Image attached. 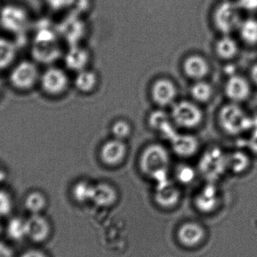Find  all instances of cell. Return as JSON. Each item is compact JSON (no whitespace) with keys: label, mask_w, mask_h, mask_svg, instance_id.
I'll list each match as a JSON object with an SVG mask.
<instances>
[{"label":"cell","mask_w":257,"mask_h":257,"mask_svg":"<svg viewBox=\"0 0 257 257\" xmlns=\"http://www.w3.org/2000/svg\"><path fill=\"white\" fill-rule=\"evenodd\" d=\"M5 178H6V174L3 172V169L0 168V181H3Z\"/></svg>","instance_id":"42"},{"label":"cell","mask_w":257,"mask_h":257,"mask_svg":"<svg viewBox=\"0 0 257 257\" xmlns=\"http://www.w3.org/2000/svg\"><path fill=\"white\" fill-rule=\"evenodd\" d=\"M212 20L214 27L219 33L230 35L238 30L241 22L239 7L237 3L232 2H222L214 9Z\"/></svg>","instance_id":"5"},{"label":"cell","mask_w":257,"mask_h":257,"mask_svg":"<svg viewBox=\"0 0 257 257\" xmlns=\"http://www.w3.org/2000/svg\"><path fill=\"white\" fill-rule=\"evenodd\" d=\"M171 142L175 154L185 158L196 154L199 148V141L191 135L175 134Z\"/></svg>","instance_id":"17"},{"label":"cell","mask_w":257,"mask_h":257,"mask_svg":"<svg viewBox=\"0 0 257 257\" xmlns=\"http://www.w3.org/2000/svg\"><path fill=\"white\" fill-rule=\"evenodd\" d=\"M5 232L6 236L11 241L19 242L27 238L26 235V218L23 217H9Z\"/></svg>","instance_id":"25"},{"label":"cell","mask_w":257,"mask_h":257,"mask_svg":"<svg viewBox=\"0 0 257 257\" xmlns=\"http://www.w3.org/2000/svg\"><path fill=\"white\" fill-rule=\"evenodd\" d=\"M170 162V155L165 147L160 144H151L142 151L139 167L142 173L160 182L167 179Z\"/></svg>","instance_id":"1"},{"label":"cell","mask_w":257,"mask_h":257,"mask_svg":"<svg viewBox=\"0 0 257 257\" xmlns=\"http://www.w3.org/2000/svg\"><path fill=\"white\" fill-rule=\"evenodd\" d=\"M67 74L60 68L49 66L40 75L39 85L47 96L57 97L63 94L69 87Z\"/></svg>","instance_id":"7"},{"label":"cell","mask_w":257,"mask_h":257,"mask_svg":"<svg viewBox=\"0 0 257 257\" xmlns=\"http://www.w3.org/2000/svg\"><path fill=\"white\" fill-rule=\"evenodd\" d=\"M178 89L169 78H159L151 87V97L157 105L161 107L170 105L176 99Z\"/></svg>","instance_id":"13"},{"label":"cell","mask_w":257,"mask_h":257,"mask_svg":"<svg viewBox=\"0 0 257 257\" xmlns=\"http://www.w3.org/2000/svg\"><path fill=\"white\" fill-rule=\"evenodd\" d=\"M183 69L189 78L200 81L208 76L211 70V66L209 62L203 56L192 54L184 60Z\"/></svg>","instance_id":"14"},{"label":"cell","mask_w":257,"mask_h":257,"mask_svg":"<svg viewBox=\"0 0 257 257\" xmlns=\"http://www.w3.org/2000/svg\"><path fill=\"white\" fill-rule=\"evenodd\" d=\"M218 202L219 195L217 187L211 183L204 187L196 198V207L202 212H211L215 209Z\"/></svg>","instance_id":"20"},{"label":"cell","mask_w":257,"mask_h":257,"mask_svg":"<svg viewBox=\"0 0 257 257\" xmlns=\"http://www.w3.org/2000/svg\"><path fill=\"white\" fill-rule=\"evenodd\" d=\"M240 38L247 45H257V20L247 18L241 21L238 28Z\"/></svg>","instance_id":"28"},{"label":"cell","mask_w":257,"mask_h":257,"mask_svg":"<svg viewBox=\"0 0 257 257\" xmlns=\"http://www.w3.org/2000/svg\"><path fill=\"white\" fill-rule=\"evenodd\" d=\"M250 78L253 85L257 87V63L251 66L250 70Z\"/></svg>","instance_id":"41"},{"label":"cell","mask_w":257,"mask_h":257,"mask_svg":"<svg viewBox=\"0 0 257 257\" xmlns=\"http://www.w3.org/2000/svg\"><path fill=\"white\" fill-rule=\"evenodd\" d=\"M16 257H49L43 250L37 248H30L24 250Z\"/></svg>","instance_id":"38"},{"label":"cell","mask_w":257,"mask_h":257,"mask_svg":"<svg viewBox=\"0 0 257 257\" xmlns=\"http://www.w3.org/2000/svg\"><path fill=\"white\" fill-rule=\"evenodd\" d=\"M2 90H3V84H2V81L0 79V94H1Z\"/></svg>","instance_id":"43"},{"label":"cell","mask_w":257,"mask_h":257,"mask_svg":"<svg viewBox=\"0 0 257 257\" xmlns=\"http://www.w3.org/2000/svg\"><path fill=\"white\" fill-rule=\"evenodd\" d=\"M65 64L68 69L78 72L86 69L89 61L88 51L79 45H72L65 55Z\"/></svg>","instance_id":"18"},{"label":"cell","mask_w":257,"mask_h":257,"mask_svg":"<svg viewBox=\"0 0 257 257\" xmlns=\"http://www.w3.org/2000/svg\"><path fill=\"white\" fill-rule=\"evenodd\" d=\"M111 130L114 138L124 141L131 135L132 126L126 120H118L113 123Z\"/></svg>","instance_id":"33"},{"label":"cell","mask_w":257,"mask_h":257,"mask_svg":"<svg viewBox=\"0 0 257 257\" xmlns=\"http://www.w3.org/2000/svg\"><path fill=\"white\" fill-rule=\"evenodd\" d=\"M181 192L167 179L158 182L155 193V200L163 208H172L179 202Z\"/></svg>","instance_id":"16"},{"label":"cell","mask_w":257,"mask_h":257,"mask_svg":"<svg viewBox=\"0 0 257 257\" xmlns=\"http://www.w3.org/2000/svg\"><path fill=\"white\" fill-rule=\"evenodd\" d=\"M228 171L234 175H241L245 174L252 165L250 154L242 150H235L228 153Z\"/></svg>","instance_id":"19"},{"label":"cell","mask_w":257,"mask_h":257,"mask_svg":"<svg viewBox=\"0 0 257 257\" xmlns=\"http://www.w3.org/2000/svg\"><path fill=\"white\" fill-rule=\"evenodd\" d=\"M205 232L199 223H186L180 226L178 231V239L181 244L187 247L199 245L204 238Z\"/></svg>","instance_id":"15"},{"label":"cell","mask_w":257,"mask_h":257,"mask_svg":"<svg viewBox=\"0 0 257 257\" xmlns=\"http://www.w3.org/2000/svg\"><path fill=\"white\" fill-rule=\"evenodd\" d=\"M86 34V25L80 16L72 15L69 18L63 31L64 36L68 43L72 45H78Z\"/></svg>","instance_id":"22"},{"label":"cell","mask_w":257,"mask_h":257,"mask_svg":"<svg viewBox=\"0 0 257 257\" xmlns=\"http://www.w3.org/2000/svg\"><path fill=\"white\" fill-rule=\"evenodd\" d=\"M40 72L37 63L24 60L17 63L11 70L9 81L11 87L19 92H28L39 84Z\"/></svg>","instance_id":"3"},{"label":"cell","mask_w":257,"mask_h":257,"mask_svg":"<svg viewBox=\"0 0 257 257\" xmlns=\"http://www.w3.org/2000/svg\"><path fill=\"white\" fill-rule=\"evenodd\" d=\"M91 6L90 0H70L69 7L72 9V15L81 16L83 14L88 12Z\"/></svg>","instance_id":"34"},{"label":"cell","mask_w":257,"mask_h":257,"mask_svg":"<svg viewBox=\"0 0 257 257\" xmlns=\"http://www.w3.org/2000/svg\"><path fill=\"white\" fill-rule=\"evenodd\" d=\"M149 123L151 127L166 134L169 139H172L176 133L172 130L170 120L167 114L163 111H154L149 117Z\"/></svg>","instance_id":"30"},{"label":"cell","mask_w":257,"mask_h":257,"mask_svg":"<svg viewBox=\"0 0 257 257\" xmlns=\"http://www.w3.org/2000/svg\"><path fill=\"white\" fill-rule=\"evenodd\" d=\"M48 205L46 195L40 190H32L24 197V207L30 214H43Z\"/></svg>","instance_id":"23"},{"label":"cell","mask_w":257,"mask_h":257,"mask_svg":"<svg viewBox=\"0 0 257 257\" xmlns=\"http://www.w3.org/2000/svg\"><path fill=\"white\" fill-rule=\"evenodd\" d=\"M247 146L251 154L257 156V128L252 130V131L249 133Z\"/></svg>","instance_id":"37"},{"label":"cell","mask_w":257,"mask_h":257,"mask_svg":"<svg viewBox=\"0 0 257 257\" xmlns=\"http://www.w3.org/2000/svg\"><path fill=\"white\" fill-rule=\"evenodd\" d=\"M0 257H16L13 248L3 241H0Z\"/></svg>","instance_id":"39"},{"label":"cell","mask_w":257,"mask_h":257,"mask_svg":"<svg viewBox=\"0 0 257 257\" xmlns=\"http://www.w3.org/2000/svg\"><path fill=\"white\" fill-rule=\"evenodd\" d=\"M117 191L112 186L106 183H100L94 185L92 202L98 206H111L117 201Z\"/></svg>","instance_id":"24"},{"label":"cell","mask_w":257,"mask_h":257,"mask_svg":"<svg viewBox=\"0 0 257 257\" xmlns=\"http://www.w3.org/2000/svg\"><path fill=\"white\" fill-rule=\"evenodd\" d=\"M214 88L210 83L200 80L196 81L190 89L192 97L199 103H206L214 96Z\"/></svg>","instance_id":"29"},{"label":"cell","mask_w":257,"mask_h":257,"mask_svg":"<svg viewBox=\"0 0 257 257\" xmlns=\"http://www.w3.org/2000/svg\"><path fill=\"white\" fill-rule=\"evenodd\" d=\"M127 152V145L124 141L114 138L102 145L100 149V159L104 164L114 167L124 161Z\"/></svg>","instance_id":"12"},{"label":"cell","mask_w":257,"mask_h":257,"mask_svg":"<svg viewBox=\"0 0 257 257\" xmlns=\"http://www.w3.org/2000/svg\"><path fill=\"white\" fill-rule=\"evenodd\" d=\"M14 205L12 194L6 189L0 188V220L10 217Z\"/></svg>","instance_id":"32"},{"label":"cell","mask_w":257,"mask_h":257,"mask_svg":"<svg viewBox=\"0 0 257 257\" xmlns=\"http://www.w3.org/2000/svg\"><path fill=\"white\" fill-rule=\"evenodd\" d=\"M177 178L180 182L188 184L192 182L196 177V172L193 168L189 166H182L177 170Z\"/></svg>","instance_id":"35"},{"label":"cell","mask_w":257,"mask_h":257,"mask_svg":"<svg viewBox=\"0 0 257 257\" xmlns=\"http://www.w3.org/2000/svg\"><path fill=\"white\" fill-rule=\"evenodd\" d=\"M94 185L88 181H80L74 185L72 190V196L76 202L79 203L92 201L93 196Z\"/></svg>","instance_id":"31"},{"label":"cell","mask_w":257,"mask_h":257,"mask_svg":"<svg viewBox=\"0 0 257 257\" xmlns=\"http://www.w3.org/2000/svg\"><path fill=\"white\" fill-rule=\"evenodd\" d=\"M57 36L50 30L39 31L35 37L31 48L32 57L36 63L50 65L60 57L57 46Z\"/></svg>","instance_id":"4"},{"label":"cell","mask_w":257,"mask_h":257,"mask_svg":"<svg viewBox=\"0 0 257 257\" xmlns=\"http://www.w3.org/2000/svg\"><path fill=\"white\" fill-rule=\"evenodd\" d=\"M239 9L246 10H257V0H238L237 3Z\"/></svg>","instance_id":"40"},{"label":"cell","mask_w":257,"mask_h":257,"mask_svg":"<svg viewBox=\"0 0 257 257\" xmlns=\"http://www.w3.org/2000/svg\"><path fill=\"white\" fill-rule=\"evenodd\" d=\"M204 114L197 104L190 101H181L172 110V119L177 126L184 128H194L203 121Z\"/></svg>","instance_id":"8"},{"label":"cell","mask_w":257,"mask_h":257,"mask_svg":"<svg viewBox=\"0 0 257 257\" xmlns=\"http://www.w3.org/2000/svg\"><path fill=\"white\" fill-rule=\"evenodd\" d=\"M70 0H45V4L51 10L58 12L69 7Z\"/></svg>","instance_id":"36"},{"label":"cell","mask_w":257,"mask_h":257,"mask_svg":"<svg viewBox=\"0 0 257 257\" xmlns=\"http://www.w3.org/2000/svg\"><path fill=\"white\" fill-rule=\"evenodd\" d=\"M253 86L250 78L234 73L226 79L223 91L229 102L242 105L251 97Z\"/></svg>","instance_id":"9"},{"label":"cell","mask_w":257,"mask_h":257,"mask_svg":"<svg viewBox=\"0 0 257 257\" xmlns=\"http://www.w3.org/2000/svg\"><path fill=\"white\" fill-rule=\"evenodd\" d=\"M98 84V76L96 72L84 69L77 72L75 84L76 88L81 93H88L93 91Z\"/></svg>","instance_id":"27"},{"label":"cell","mask_w":257,"mask_h":257,"mask_svg":"<svg viewBox=\"0 0 257 257\" xmlns=\"http://www.w3.org/2000/svg\"><path fill=\"white\" fill-rule=\"evenodd\" d=\"M51 222L43 214H30L26 218V235L34 244L46 242L51 235Z\"/></svg>","instance_id":"11"},{"label":"cell","mask_w":257,"mask_h":257,"mask_svg":"<svg viewBox=\"0 0 257 257\" xmlns=\"http://www.w3.org/2000/svg\"><path fill=\"white\" fill-rule=\"evenodd\" d=\"M216 54L225 61H230L238 56L239 45L230 35H222L214 46Z\"/></svg>","instance_id":"21"},{"label":"cell","mask_w":257,"mask_h":257,"mask_svg":"<svg viewBox=\"0 0 257 257\" xmlns=\"http://www.w3.org/2000/svg\"><path fill=\"white\" fill-rule=\"evenodd\" d=\"M30 15L21 5L9 3L0 9V27L12 34H21L27 29Z\"/></svg>","instance_id":"6"},{"label":"cell","mask_w":257,"mask_h":257,"mask_svg":"<svg viewBox=\"0 0 257 257\" xmlns=\"http://www.w3.org/2000/svg\"><path fill=\"white\" fill-rule=\"evenodd\" d=\"M217 119L222 131L228 136H239L252 130V115L241 104H225L220 108Z\"/></svg>","instance_id":"2"},{"label":"cell","mask_w":257,"mask_h":257,"mask_svg":"<svg viewBox=\"0 0 257 257\" xmlns=\"http://www.w3.org/2000/svg\"><path fill=\"white\" fill-rule=\"evenodd\" d=\"M227 159V153L221 148H211L201 160V171L208 179H217L228 171Z\"/></svg>","instance_id":"10"},{"label":"cell","mask_w":257,"mask_h":257,"mask_svg":"<svg viewBox=\"0 0 257 257\" xmlns=\"http://www.w3.org/2000/svg\"><path fill=\"white\" fill-rule=\"evenodd\" d=\"M17 57V47L12 41L0 37V72L13 64Z\"/></svg>","instance_id":"26"}]
</instances>
